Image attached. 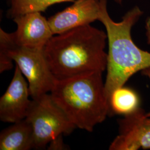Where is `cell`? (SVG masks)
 Here are the masks:
<instances>
[{"label":"cell","instance_id":"1","mask_svg":"<svg viewBox=\"0 0 150 150\" xmlns=\"http://www.w3.org/2000/svg\"><path fill=\"white\" fill-rule=\"evenodd\" d=\"M107 33L90 25L54 35L44 48L48 67L57 80L107 68L108 54L105 51Z\"/></svg>","mask_w":150,"mask_h":150},{"label":"cell","instance_id":"2","mask_svg":"<svg viewBox=\"0 0 150 150\" xmlns=\"http://www.w3.org/2000/svg\"><path fill=\"white\" fill-rule=\"evenodd\" d=\"M101 5L98 21L105 27L108 44L105 88L110 107L113 92L124 86L134 74L150 67V53L139 48L131 36V29L142 14L138 7L127 12L117 22L108 13L107 0H101Z\"/></svg>","mask_w":150,"mask_h":150},{"label":"cell","instance_id":"3","mask_svg":"<svg viewBox=\"0 0 150 150\" xmlns=\"http://www.w3.org/2000/svg\"><path fill=\"white\" fill-rule=\"evenodd\" d=\"M102 73L56 79L49 93L76 128L92 132L110 114Z\"/></svg>","mask_w":150,"mask_h":150},{"label":"cell","instance_id":"4","mask_svg":"<svg viewBox=\"0 0 150 150\" xmlns=\"http://www.w3.org/2000/svg\"><path fill=\"white\" fill-rule=\"evenodd\" d=\"M13 61L26 79L30 96L35 100L50 93L56 79L48 67L43 49L26 47L14 41L12 33L0 28V72L10 70Z\"/></svg>","mask_w":150,"mask_h":150},{"label":"cell","instance_id":"5","mask_svg":"<svg viewBox=\"0 0 150 150\" xmlns=\"http://www.w3.org/2000/svg\"><path fill=\"white\" fill-rule=\"evenodd\" d=\"M26 119L32 126L33 149L36 150L45 149L54 139L70 134L76 128L49 93L32 100Z\"/></svg>","mask_w":150,"mask_h":150},{"label":"cell","instance_id":"6","mask_svg":"<svg viewBox=\"0 0 150 150\" xmlns=\"http://www.w3.org/2000/svg\"><path fill=\"white\" fill-rule=\"evenodd\" d=\"M119 134L109 147L110 150L150 149V117L138 107L119 122Z\"/></svg>","mask_w":150,"mask_h":150},{"label":"cell","instance_id":"7","mask_svg":"<svg viewBox=\"0 0 150 150\" xmlns=\"http://www.w3.org/2000/svg\"><path fill=\"white\" fill-rule=\"evenodd\" d=\"M26 79L16 64L14 75L5 93L0 98V119L13 123L26 118L32 103Z\"/></svg>","mask_w":150,"mask_h":150},{"label":"cell","instance_id":"8","mask_svg":"<svg viewBox=\"0 0 150 150\" xmlns=\"http://www.w3.org/2000/svg\"><path fill=\"white\" fill-rule=\"evenodd\" d=\"M101 0H75L74 4L48 19L54 35L98 20Z\"/></svg>","mask_w":150,"mask_h":150},{"label":"cell","instance_id":"9","mask_svg":"<svg viewBox=\"0 0 150 150\" xmlns=\"http://www.w3.org/2000/svg\"><path fill=\"white\" fill-rule=\"evenodd\" d=\"M16 31L12 33L17 45L28 48L43 49L54 35L46 19L40 12L27 13L15 18Z\"/></svg>","mask_w":150,"mask_h":150},{"label":"cell","instance_id":"10","mask_svg":"<svg viewBox=\"0 0 150 150\" xmlns=\"http://www.w3.org/2000/svg\"><path fill=\"white\" fill-rule=\"evenodd\" d=\"M33 146L32 126L26 118L12 123L0 134L1 150H29Z\"/></svg>","mask_w":150,"mask_h":150},{"label":"cell","instance_id":"11","mask_svg":"<svg viewBox=\"0 0 150 150\" xmlns=\"http://www.w3.org/2000/svg\"><path fill=\"white\" fill-rule=\"evenodd\" d=\"M75 0H7L8 9L7 16L12 20L18 16L30 12H45L51 6L72 2Z\"/></svg>","mask_w":150,"mask_h":150},{"label":"cell","instance_id":"12","mask_svg":"<svg viewBox=\"0 0 150 150\" xmlns=\"http://www.w3.org/2000/svg\"><path fill=\"white\" fill-rule=\"evenodd\" d=\"M110 105V113L126 115L139 107V98L133 90L122 86L113 92Z\"/></svg>","mask_w":150,"mask_h":150},{"label":"cell","instance_id":"13","mask_svg":"<svg viewBox=\"0 0 150 150\" xmlns=\"http://www.w3.org/2000/svg\"><path fill=\"white\" fill-rule=\"evenodd\" d=\"M142 72H143L144 75H145L147 77H148V78L150 80V67L147 68V69H146L145 70H143ZM146 116L147 117H150V111L149 112L146 113Z\"/></svg>","mask_w":150,"mask_h":150},{"label":"cell","instance_id":"14","mask_svg":"<svg viewBox=\"0 0 150 150\" xmlns=\"http://www.w3.org/2000/svg\"><path fill=\"white\" fill-rule=\"evenodd\" d=\"M117 3H119V4H121V2H122V0H115Z\"/></svg>","mask_w":150,"mask_h":150}]
</instances>
